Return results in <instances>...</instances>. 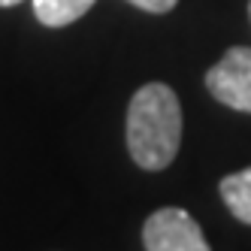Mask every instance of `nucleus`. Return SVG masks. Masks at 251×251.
Masks as SVG:
<instances>
[{
	"label": "nucleus",
	"instance_id": "1",
	"mask_svg": "<svg viewBox=\"0 0 251 251\" xmlns=\"http://www.w3.org/2000/svg\"><path fill=\"white\" fill-rule=\"evenodd\" d=\"M182 146V106L170 85L149 82L127 106V149L136 167L167 170Z\"/></svg>",
	"mask_w": 251,
	"mask_h": 251
},
{
	"label": "nucleus",
	"instance_id": "2",
	"mask_svg": "<svg viewBox=\"0 0 251 251\" xmlns=\"http://www.w3.org/2000/svg\"><path fill=\"white\" fill-rule=\"evenodd\" d=\"M142 245L146 251H212L200 224H197L185 209H157L149 215L142 227Z\"/></svg>",
	"mask_w": 251,
	"mask_h": 251
},
{
	"label": "nucleus",
	"instance_id": "3",
	"mask_svg": "<svg viewBox=\"0 0 251 251\" xmlns=\"http://www.w3.org/2000/svg\"><path fill=\"white\" fill-rule=\"evenodd\" d=\"M209 94L236 112H251V49H227L221 61L206 73Z\"/></svg>",
	"mask_w": 251,
	"mask_h": 251
},
{
	"label": "nucleus",
	"instance_id": "4",
	"mask_svg": "<svg viewBox=\"0 0 251 251\" xmlns=\"http://www.w3.org/2000/svg\"><path fill=\"white\" fill-rule=\"evenodd\" d=\"M97 0H33V15L46 27H67L79 22Z\"/></svg>",
	"mask_w": 251,
	"mask_h": 251
},
{
	"label": "nucleus",
	"instance_id": "5",
	"mask_svg": "<svg viewBox=\"0 0 251 251\" xmlns=\"http://www.w3.org/2000/svg\"><path fill=\"white\" fill-rule=\"evenodd\" d=\"M221 197L242 224H251V167L221 178Z\"/></svg>",
	"mask_w": 251,
	"mask_h": 251
},
{
	"label": "nucleus",
	"instance_id": "6",
	"mask_svg": "<svg viewBox=\"0 0 251 251\" xmlns=\"http://www.w3.org/2000/svg\"><path fill=\"white\" fill-rule=\"evenodd\" d=\"M127 3H133V6H139V9H146V12H154V15H160V12H170L178 0H127Z\"/></svg>",
	"mask_w": 251,
	"mask_h": 251
},
{
	"label": "nucleus",
	"instance_id": "7",
	"mask_svg": "<svg viewBox=\"0 0 251 251\" xmlns=\"http://www.w3.org/2000/svg\"><path fill=\"white\" fill-rule=\"evenodd\" d=\"M15 3H22V0H0V6H15Z\"/></svg>",
	"mask_w": 251,
	"mask_h": 251
},
{
	"label": "nucleus",
	"instance_id": "8",
	"mask_svg": "<svg viewBox=\"0 0 251 251\" xmlns=\"http://www.w3.org/2000/svg\"><path fill=\"white\" fill-rule=\"evenodd\" d=\"M248 19H251V0H248Z\"/></svg>",
	"mask_w": 251,
	"mask_h": 251
}]
</instances>
